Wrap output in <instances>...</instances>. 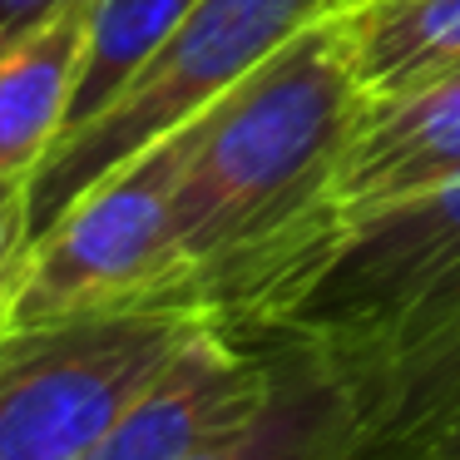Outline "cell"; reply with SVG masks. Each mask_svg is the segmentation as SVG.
Masks as SVG:
<instances>
[{"instance_id":"1","label":"cell","mask_w":460,"mask_h":460,"mask_svg":"<svg viewBox=\"0 0 460 460\" xmlns=\"http://www.w3.org/2000/svg\"><path fill=\"white\" fill-rule=\"evenodd\" d=\"M347 5L189 124L169 307L258 337L347 233L337 173L367 119Z\"/></svg>"},{"instance_id":"2","label":"cell","mask_w":460,"mask_h":460,"mask_svg":"<svg viewBox=\"0 0 460 460\" xmlns=\"http://www.w3.org/2000/svg\"><path fill=\"white\" fill-rule=\"evenodd\" d=\"M341 5L347 0H199L169 45L139 70V80L104 114L65 134L60 149L45 159L31 179V228H50L104 173L193 124L282 45Z\"/></svg>"},{"instance_id":"3","label":"cell","mask_w":460,"mask_h":460,"mask_svg":"<svg viewBox=\"0 0 460 460\" xmlns=\"http://www.w3.org/2000/svg\"><path fill=\"white\" fill-rule=\"evenodd\" d=\"M183 159L189 124L104 173L50 228L35 233L0 312V332L129 307H169L173 193Z\"/></svg>"},{"instance_id":"4","label":"cell","mask_w":460,"mask_h":460,"mask_svg":"<svg viewBox=\"0 0 460 460\" xmlns=\"http://www.w3.org/2000/svg\"><path fill=\"white\" fill-rule=\"evenodd\" d=\"M208 317L129 307L0 332V460H90Z\"/></svg>"},{"instance_id":"5","label":"cell","mask_w":460,"mask_h":460,"mask_svg":"<svg viewBox=\"0 0 460 460\" xmlns=\"http://www.w3.org/2000/svg\"><path fill=\"white\" fill-rule=\"evenodd\" d=\"M450 297H460V179L347 223L297 297L243 341L337 357Z\"/></svg>"},{"instance_id":"6","label":"cell","mask_w":460,"mask_h":460,"mask_svg":"<svg viewBox=\"0 0 460 460\" xmlns=\"http://www.w3.org/2000/svg\"><path fill=\"white\" fill-rule=\"evenodd\" d=\"M317 361L357 411V446L347 460H401L460 416V297Z\"/></svg>"},{"instance_id":"7","label":"cell","mask_w":460,"mask_h":460,"mask_svg":"<svg viewBox=\"0 0 460 460\" xmlns=\"http://www.w3.org/2000/svg\"><path fill=\"white\" fill-rule=\"evenodd\" d=\"M450 179H460V80L440 75L367 104V119L337 173L341 223H357Z\"/></svg>"},{"instance_id":"8","label":"cell","mask_w":460,"mask_h":460,"mask_svg":"<svg viewBox=\"0 0 460 460\" xmlns=\"http://www.w3.org/2000/svg\"><path fill=\"white\" fill-rule=\"evenodd\" d=\"M90 5L94 0H75L40 31L0 45V179L31 183L70 129Z\"/></svg>"},{"instance_id":"9","label":"cell","mask_w":460,"mask_h":460,"mask_svg":"<svg viewBox=\"0 0 460 460\" xmlns=\"http://www.w3.org/2000/svg\"><path fill=\"white\" fill-rule=\"evenodd\" d=\"M278 351V391L243 430L208 440L183 460H347L357 446V411L341 381L312 351L292 341H262Z\"/></svg>"},{"instance_id":"10","label":"cell","mask_w":460,"mask_h":460,"mask_svg":"<svg viewBox=\"0 0 460 460\" xmlns=\"http://www.w3.org/2000/svg\"><path fill=\"white\" fill-rule=\"evenodd\" d=\"M347 35L371 100L406 94L460 60V0H347Z\"/></svg>"},{"instance_id":"11","label":"cell","mask_w":460,"mask_h":460,"mask_svg":"<svg viewBox=\"0 0 460 460\" xmlns=\"http://www.w3.org/2000/svg\"><path fill=\"white\" fill-rule=\"evenodd\" d=\"M199 0H94L90 5V40H84V65L80 84H75L70 104V129L90 124L94 114H104L154 55L169 45V35L183 25V15ZM60 149V144H55Z\"/></svg>"},{"instance_id":"12","label":"cell","mask_w":460,"mask_h":460,"mask_svg":"<svg viewBox=\"0 0 460 460\" xmlns=\"http://www.w3.org/2000/svg\"><path fill=\"white\" fill-rule=\"evenodd\" d=\"M31 183L25 179H0V312L11 297V282L21 272V258L31 248Z\"/></svg>"},{"instance_id":"13","label":"cell","mask_w":460,"mask_h":460,"mask_svg":"<svg viewBox=\"0 0 460 460\" xmlns=\"http://www.w3.org/2000/svg\"><path fill=\"white\" fill-rule=\"evenodd\" d=\"M75 0H0V45L21 40V35L40 31L60 11H70Z\"/></svg>"},{"instance_id":"14","label":"cell","mask_w":460,"mask_h":460,"mask_svg":"<svg viewBox=\"0 0 460 460\" xmlns=\"http://www.w3.org/2000/svg\"><path fill=\"white\" fill-rule=\"evenodd\" d=\"M401 460H460V416L446 420L436 436H426L416 450H406Z\"/></svg>"},{"instance_id":"15","label":"cell","mask_w":460,"mask_h":460,"mask_svg":"<svg viewBox=\"0 0 460 460\" xmlns=\"http://www.w3.org/2000/svg\"><path fill=\"white\" fill-rule=\"evenodd\" d=\"M446 75H456V80H460V60H456V65H450V70H446ZM436 80H440V75H436ZM426 84H430V80H426Z\"/></svg>"}]
</instances>
